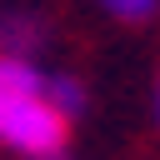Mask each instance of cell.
<instances>
[{"instance_id": "6da1fadb", "label": "cell", "mask_w": 160, "mask_h": 160, "mask_svg": "<svg viewBox=\"0 0 160 160\" xmlns=\"http://www.w3.org/2000/svg\"><path fill=\"white\" fill-rule=\"evenodd\" d=\"M0 145H10L25 160H65L70 120L40 95H10L0 100Z\"/></svg>"}, {"instance_id": "7a4b0ae2", "label": "cell", "mask_w": 160, "mask_h": 160, "mask_svg": "<svg viewBox=\"0 0 160 160\" xmlns=\"http://www.w3.org/2000/svg\"><path fill=\"white\" fill-rule=\"evenodd\" d=\"M45 45V20L30 10H0V55H40Z\"/></svg>"}, {"instance_id": "3957f363", "label": "cell", "mask_w": 160, "mask_h": 160, "mask_svg": "<svg viewBox=\"0 0 160 160\" xmlns=\"http://www.w3.org/2000/svg\"><path fill=\"white\" fill-rule=\"evenodd\" d=\"M45 100H50L65 120H75V115L85 110V85H80L70 70H45Z\"/></svg>"}, {"instance_id": "277c9868", "label": "cell", "mask_w": 160, "mask_h": 160, "mask_svg": "<svg viewBox=\"0 0 160 160\" xmlns=\"http://www.w3.org/2000/svg\"><path fill=\"white\" fill-rule=\"evenodd\" d=\"M100 10L115 15L120 25H145V20L160 10V0H100Z\"/></svg>"}, {"instance_id": "5b68a950", "label": "cell", "mask_w": 160, "mask_h": 160, "mask_svg": "<svg viewBox=\"0 0 160 160\" xmlns=\"http://www.w3.org/2000/svg\"><path fill=\"white\" fill-rule=\"evenodd\" d=\"M155 120H160V80H155Z\"/></svg>"}]
</instances>
